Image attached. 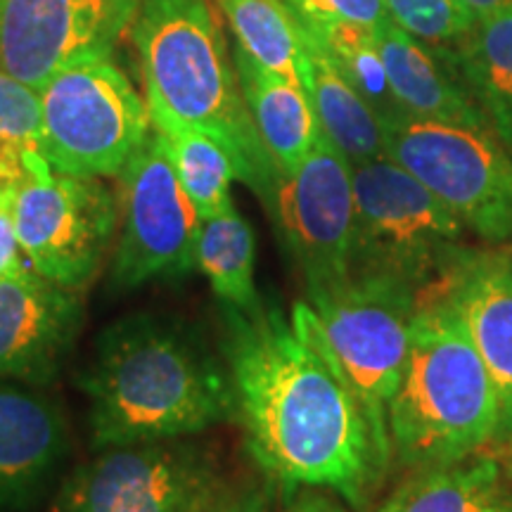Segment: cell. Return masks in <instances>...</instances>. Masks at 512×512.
Here are the masks:
<instances>
[{"label": "cell", "mask_w": 512, "mask_h": 512, "mask_svg": "<svg viewBox=\"0 0 512 512\" xmlns=\"http://www.w3.org/2000/svg\"><path fill=\"white\" fill-rule=\"evenodd\" d=\"M387 425L394 465L406 472L494 451V380L444 292L420 299Z\"/></svg>", "instance_id": "277c9868"}, {"label": "cell", "mask_w": 512, "mask_h": 512, "mask_svg": "<svg viewBox=\"0 0 512 512\" xmlns=\"http://www.w3.org/2000/svg\"><path fill=\"white\" fill-rule=\"evenodd\" d=\"M174 166L178 181L202 219L233 209L230 185L238 178V166L219 140L185 126H152Z\"/></svg>", "instance_id": "cb8c5ba5"}, {"label": "cell", "mask_w": 512, "mask_h": 512, "mask_svg": "<svg viewBox=\"0 0 512 512\" xmlns=\"http://www.w3.org/2000/svg\"><path fill=\"white\" fill-rule=\"evenodd\" d=\"M8 200L27 264L67 290H86L119 233L117 192L102 178L50 171L8 190Z\"/></svg>", "instance_id": "30bf717a"}, {"label": "cell", "mask_w": 512, "mask_h": 512, "mask_svg": "<svg viewBox=\"0 0 512 512\" xmlns=\"http://www.w3.org/2000/svg\"><path fill=\"white\" fill-rule=\"evenodd\" d=\"M264 202L302 273L306 294L349 278L356 223L354 164L328 138H320L294 169L275 171Z\"/></svg>", "instance_id": "7c38bea8"}, {"label": "cell", "mask_w": 512, "mask_h": 512, "mask_svg": "<svg viewBox=\"0 0 512 512\" xmlns=\"http://www.w3.org/2000/svg\"><path fill=\"white\" fill-rule=\"evenodd\" d=\"M152 126H185L226 147L261 200L275 166L242 95L235 60L211 0H140L131 27Z\"/></svg>", "instance_id": "3957f363"}, {"label": "cell", "mask_w": 512, "mask_h": 512, "mask_svg": "<svg viewBox=\"0 0 512 512\" xmlns=\"http://www.w3.org/2000/svg\"><path fill=\"white\" fill-rule=\"evenodd\" d=\"M508 460H510V463H512V458H508Z\"/></svg>", "instance_id": "d6a6232c"}, {"label": "cell", "mask_w": 512, "mask_h": 512, "mask_svg": "<svg viewBox=\"0 0 512 512\" xmlns=\"http://www.w3.org/2000/svg\"><path fill=\"white\" fill-rule=\"evenodd\" d=\"M285 5L306 29L335 22L375 29L389 19L382 0H285Z\"/></svg>", "instance_id": "83f0119b"}, {"label": "cell", "mask_w": 512, "mask_h": 512, "mask_svg": "<svg viewBox=\"0 0 512 512\" xmlns=\"http://www.w3.org/2000/svg\"><path fill=\"white\" fill-rule=\"evenodd\" d=\"M93 448L143 444L235 422L226 361L181 318L128 313L95 342L81 377Z\"/></svg>", "instance_id": "7a4b0ae2"}, {"label": "cell", "mask_w": 512, "mask_h": 512, "mask_svg": "<svg viewBox=\"0 0 512 512\" xmlns=\"http://www.w3.org/2000/svg\"><path fill=\"white\" fill-rule=\"evenodd\" d=\"M437 50L491 131L512 150V3L477 17L451 46Z\"/></svg>", "instance_id": "d6986e66"}, {"label": "cell", "mask_w": 512, "mask_h": 512, "mask_svg": "<svg viewBox=\"0 0 512 512\" xmlns=\"http://www.w3.org/2000/svg\"><path fill=\"white\" fill-rule=\"evenodd\" d=\"M27 256L19 247L15 223L10 216L8 190H0V280L27 268Z\"/></svg>", "instance_id": "f1b7e54d"}, {"label": "cell", "mask_w": 512, "mask_h": 512, "mask_svg": "<svg viewBox=\"0 0 512 512\" xmlns=\"http://www.w3.org/2000/svg\"><path fill=\"white\" fill-rule=\"evenodd\" d=\"M373 36L392 91L406 114L418 119L491 128L439 50H432L392 19L377 24Z\"/></svg>", "instance_id": "e0dca14e"}, {"label": "cell", "mask_w": 512, "mask_h": 512, "mask_svg": "<svg viewBox=\"0 0 512 512\" xmlns=\"http://www.w3.org/2000/svg\"><path fill=\"white\" fill-rule=\"evenodd\" d=\"M221 325L235 422L268 482L287 494L325 489L366 510L394 460L347 380L275 306H221Z\"/></svg>", "instance_id": "6da1fadb"}, {"label": "cell", "mask_w": 512, "mask_h": 512, "mask_svg": "<svg viewBox=\"0 0 512 512\" xmlns=\"http://www.w3.org/2000/svg\"><path fill=\"white\" fill-rule=\"evenodd\" d=\"M375 512H512V463L482 451L408 472Z\"/></svg>", "instance_id": "ac0fdd59"}, {"label": "cell", "mask_w": 512, "mask_h": 512, "mask_svg": "<svg viewBox=\"0 0 512 512\" xmlns=\"http://www.w3.org/2000/svg\"><path fill=\"white\" fill-rule=\"evenodd\" d=\"M81 323L79 292L31 266L0 280V380L36 387L55 380Z\"/></svg>", "instance_id": "5bb4252c"}, {"label": "cell", "mask_w": 512, "mask_h": 512, "mask_svg": "<svg viewBox=\"0 0 512 512\" xmlns=\"http://www.w3.org/2000/svg\"><path fill=\"white\" fill-rule=\"evenodd\" d=\"M117 183L119 235L110 273L114 290L181 280L197 271L195 247L202 216L178 181L155 128L121 169Z\"/></svg>", "instance_id": "8fae6325"}, {"label": "cell", "mask_w": 512, "mask_h": 512, "mask_svg": "<svg viewBox=\"0 0 512 512\" xmlns=\"http://www.w3.org/2000/svg\"><path fill=\"white\" fill-rule=\"evenodd\" d=\"M460 3H463L475 17H482V15H489V12L505 8V5H510L512 0H460Z\"/></svg>", "instance_id": "1f68e13d"}, {"label": "cell", "mask_w": 512, "mask_h": 512, "mask_svg": "<svg viewBox=\"0 0 512 512\" xmlns=\"http://www.w3.org/2000/svg\"><path fill=\"white\" fill-rule=\"evenodd\" d=\"M389 19L432 48H446L475 24L460 0H382Z\"/></svg>", "instance_id": "4316f807"}, {"label": "cell", "mask_w": 512, "mask_h": 512, "mask_svg": "<svg viewBox=\"0 0 512 512\" xmlns=\"http://www.w3.org/2000/svg\"><path fill=\"white\" fill-rule=\"evenodd\" d=\"M302 27V24H299ZM313 41L328 53L337 69L354 83V88L370 102V107L380 114L384 126L406 117V110L399 105L389 83L387 69H384L382 55L377 50L373 29L358 27L349 22L323 24V27L306 29Z\"/></svg>", "instance_id": "484cf974"}, {"label": "cell", "mask_w": 512, "mask_h": 512, "mask_svg": "<svg viewBox=\"0 0 512 512\" xmlns=\"http://www.w3.org/2000/svg\"><path fill=\"white\" fill-rule=\"evenodd\" d=\"M221 458L192 437L100 448L76 465L55 512H209L233 489Z\"/></svg>", "instance_id": "ba28073f"}, {"label": "cell", "mask_w": 512, "mask_h": 512, "mask_svg": "<svg viewBox=\"0 0 512 512\" xmlns=\"http://www.w3.org/2000/svg\"><path fill=\"white\" fill-rule=\"evenodd\" d=\"M437 292L463 318L498 396L494 451L512 458V254L477 252Z\"/></svg>", "instance_id": "2e32d148"}, {"label": "cell", "mask_w": 512, "mask_h": 512, "mask_svg": "<svg viewBox=\"0 0 512 512\" xmlns=\"http://www.w3.org/2000/svg\"><path fill=\"white\" fill-rule=\"evenodd\" d=\"M418 311L420 292L413 287L380 275L356 273L328 290L306 294L290 311L292 323L354 389L389 448V401L411 349Z\"/></svg>", "instance_id": "8992f818"}, {"label": "cell", "mask_w": 512, "mask_h": 512, "mask_svg": "<svg viewBox=\"0 0 512 512\" xmlns=\"http://www.w3.org/2000/svg\"><path fill=\"white\" fill-rule=\"evenodd\" d=\"M53 171L43 147L41 93L0 72V190Z\"/></svg>", "instance_id": "d4e9b609"}, {"label": "cell", "mask_w": 512, "mask_h": 512, "mask_svg": "<svg viewBox=\"0 0 512 512\" xmlns=\"http://www.w3.org/2000/svg\"><path fill=\"white\" fill-rule=\"evenodd\" d=\"M233 60L266 155L275 171L294 169L323 138L309 93L304 86L268 74L240 48H235Z\"/></svg>", "instance_id": "ffe728a7"}, {"label": "cell", "mask_w": 512, "mask_h": 512, "mask_svg": "<svg viewBox=\"0 0 512 512\" xmlns=\"http://www.w3.org/2000/svg\"><path fill=\"white\" fill-rule=\"evenodd\" d=\"M38 93L43 147L57 174L117 178L152 133L147 100L112 60L64 69Z\"/></svg>", "instance_id": "9c48e42d"}, {"label": "cell", "mask_w": 512, "mask_h": 512, "mask_svg": "<svg viewBox=\"0 0 512 512\" xmlns=\"http://www.w3.org/2000/svg\"><path fill=\"white\" fill-rule=\"evenodd\" d=\"M351 273L380 275L432 294L477 252L463 221L387 155L354 164Z\"/></svg>", "instance_id": "5b68a950"}, {"label": "cell", "mask_w": 512, "mask_h": 512, "mask_svg": "<svg viewBox=\"0 0 512 512\" xmlns=\"http://www.w3.org/2000/svg\"><path fill=\"white\" fill-rule=\"evenodd\" d=\"M273 486H233L209 512H271Z\"/></svg>", "instance_id": "f546056e"}, {"label": "cell", "mask_w": 512, "mask_h": 512, "mask_svg": "<svg viewBox=\"0 0 512 512\" xmlns=\"http://www.w3.org/2000/svg\"><path fill=\"white\" fill-rule=\"evenodd\" d=\"M304 36L306 64L304 88L320 121V131L351 164L370 162L387 155L384 121L370 102L356 91L354 83L337 69L328 53L313 38Z\"/></svg>", "instance_id": "44dd1931"}, {"label": "cell", "mask_w": 512, "mask_h": 512, "mask_svg": "<svg viewBox=\"0 0 512 512\" xmlns=\"http://www.w3.org/2000/svg\"><path fill=\"white\" fill-rule=\"evenodd\" d=\"M195 266L209 280L221 306L254 311L261 304L254 280V230L235 207L202 219L197 230Z\"/></svg>", "instance_id": "7402d4cb"}, {"label": "cell", "mask_w": 512, "mask_h": 512, "mask_svg": "<svg viewBox=\"0 0 512 512\" xmlns=\"http://www.w3.org/2000/svg\"><path fill=\"white\" fill-rule=\"evenodd\" d=\"M69 451L67 418L36 384L0 380V512H24L48 494Z\"/></svg>", "instance_id": "9a60e30c"}, {"label": "cell", "mask_w": 512, "mask_h": 512, "mask_svg": "<svg viewBox=\"0 0 512 512\" xmlns=\"http://www.w3.org/2000/svg\"><path fill=\"white\" fill-rule=\"evenodd\" d=\"M242 53L261 69L304 86V36L285 0H216Z\"/></svg>", "instance_id": "603a6c76"}, {"label": "cell", "mask_w": 512, "mask_h": 512, "mask_svg": "<svg viewBox=\"0 0 512 512\" xmlns=\"http://www.w3.org/2000/svg\"><path fill=\"white\" fill-rule=\"evenodd\" d=\"M140 0H0V72L41 91L69 67L110 60Z\"/></svg>", "instance_id": "4fadbf2b"}, {"label": "cell", "mask_w": 512, "mask_h": 512, "mask_svg": "<svg viewBox=\"0 0 512 512\" xmlns=\"http://www.w3.org/2000/svg\"><path fill=\"white\" fill-rule=\"evenodd\" d=\"M280 512H349L339 496L325 489H297L290 491Z\"/></svg>", "instance_id": "4dcf8cb0"}, {"label": "cell", "mask_w": 512, "mask_h": 512, "mask_svg": "<svg viewBox=\"0 0 512 512\" xmlns=\"http://www.w3.org/2000/svg\"><path fill=\"white\" fill-rule=\"evenodd\" d=\"M384 145L472 238L491 247L512 242V157L491 128L406 114L384 126Z\"/></svg>", "instance_id": "52a82bcc"}]
</instances>
